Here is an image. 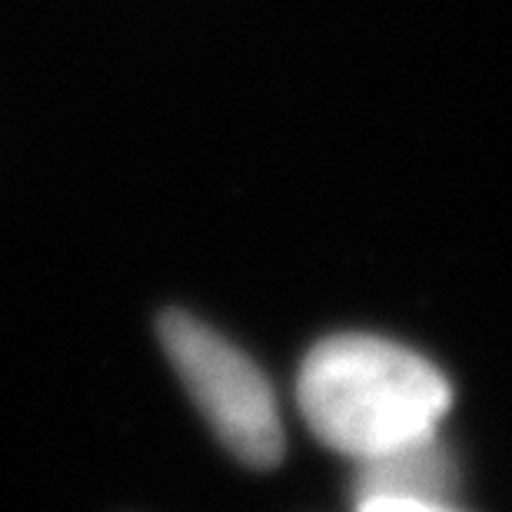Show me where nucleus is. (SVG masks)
<instances>
[{
    "mask_svg": "<svg viewBox=\"0 0 512 512\" xmlns=\"http://www.w3.org/2000/svg\"><path fill=\"white\" fill-rule=\"evenodd\" d=\"M459 489V466L449 446L436 436L416 439L383 456L356 463V499L399 496V499H436L449 503Z\"/></svg>",
    "mask_w": 512,
    "mask_h": 512,
    "instance_id": "3",
    "label": "nucleus"
},
{
    "mask_svg": "<svg viewBox=\"0 0 512 512\" xmlns=\"http://www.w3.org/2000/svg\"><path fill=\"white\" fill-rule=\"evenodd\" d=\"M356 512H459L436 499H399V496H363L356 499Z\"/></svg>",
    "mask_w": 512,
    "mask_h": 512,
    "instance_id": "4",
    "label": "nucleus"
},
{
    "mask_svg": "<svg viewBox=\"0 0 512 512\" xmlns=\"http://www.w3.org/2000/svg\"><path fill=\"white\" fill-rule=\"evenodd\" d=\"M160 346L203 419L243 466L273 469L283 459V423L263 370L227 336L197 316L167 310L157 320Z\"/></svg>",
    "mask_w": 512,
    "mask_h": 512,
    "instance_id": "2",
    "label": "nucleus"
},
{
    "mask_svg": "<svg viewBox=\"0 0 512 512\" xmlns=\"http://www.w3.org/2000/svg\"><path fill=\"white\" fill-rule=\"evenodd\" d=\"M296 403L326 449L360 463L436 436L453 386L436 363L393 340L336 333L306 353Z\"/></svg>",
    "mask_w": 512,
    "mask_h": 512,
    "instance_id": "1",
    "label": "nucleus"
}]
</instances>
